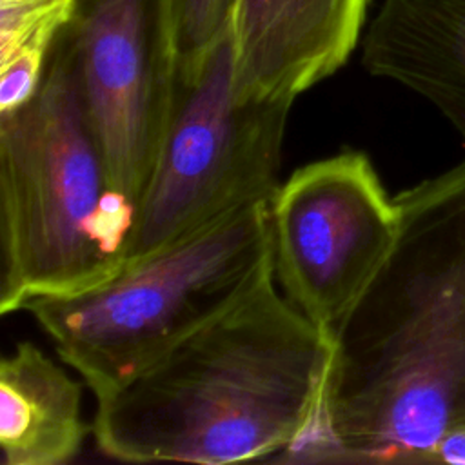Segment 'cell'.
Here are the masks:
<instances>
[{
    "mask_svg": "<svg viewBox=\"0 0 465 465\" xmlns=\"http://www.w3.org/2000/svg\"><path fill=\"white\" fill-rule=\"evenodd\" d=\"M394 203V243L334 338L320 423L347 458L434 463L465 430V162Z\"/></svg>",
    "mask_w": 465,
    "mask_h": 465,
    "instance_id": "obj_1",
    "label": "cell"
},
{
    "mask_svg": "<svg viewBox=\"0 0 465 465\" xmlns=\"http://www.w3.org/2000/svg\"><path fill=\"white\" fill-rule=\"evenodd\" d=\"M232 307L96 400L98 449L122 461L225 465L302 441L320 421L334 340L276 287Z\"/></svg>",
    "mask_w": 465,
    "mask_h": 465,
    "instance_id": "obj_2",
    "label": "cell"
},
{
    "mask_svg": "<svg viewBox=\"0 0 465 465\" xmlns=\"http://www.w3.org/2000/svg\"><path fill=\"white\" fill-rule=\"evenodd\" d=\"M133 218L94 136L64 29L35 94L0 113V312L114 278Z\"/></svg>",
    "mask_w": 465,
    "mask_h": 465,
    "instance_id": "obj_3",
    "label": "cell"
},
{
    "mask_svg": "<svg viewBox=\"0 0 465 465\" xmlns=\"http://www.w3.org/2000/svg\"><path fill=\"white\" fill-rule=\"evenodd\" d=\"M269 203H247L91 291L40 298L24 311L104 398L274 271Z\"/></svg>",
    "mask_w": 465,
    "mask_h": 465,
    "instance_id": "obj_4",
    "label": "cell"
},
{
    "mask_svg": "<svg viewBox=\"0 0 465 465\" xmlns=\"http://www.w3.org/2000/svg\"><path fill=\"white\" fill-rule=\"evenodd\" d=\"M291 105L238 96L229 29L196 76L178 84L167 136L134 209L125 267L247 203L271 200Z\"/></svg>",
    "mask_w": 465,
    "mask_h": 465,
    "instance_id": "obj_5",
    "label": "cell"
},
{
    "mask_svg": "<svg viewBox=\"0 0 465 465\" xmlns=\"http://www.w3.org/2000/svg\"><path fill=\"white\" fill-rule=\"evenodd\" d=\"M269 214L280 289L334 340L394 243V198L365 153L343 151L296 169Z\"/></svg>",
    "mask_w": 465,
    "mask_h": 465,
    "instance_id": "obj_6",
    "label": "cell"
},
{
    "mask_svg": "<svg viewBox=\"0 0 465 465\" xmlns=\"http://www.w3.org/2000/svg\"><path fill=\"white\" fill-rule=\"evenodd\" d=\"M65 31L111 180L136 209L178 94L171 0H76Z\"/></svg>",
    "mask_w": 465,
    "mask_h": 465,
    "instance_id": "obj_7",
    "label": "cell"
},
{
    "mask_svg": "<svg viewBox=\"0 0 465 465\" xmlns=\"http://www.w3.org/2000/svg\"><path fill=\"white\" fill-rule=\"evenodd\" d=\"M371 0H236L231 38L238 96L294 102L341 69Z\"/></svg>",
    "mask_w": 465,
    "mask_h": 465,
    "instance_id": "obj_8",
    "label": "cell"
},
{
    "mask_svg": "<svg viewBox=\"0 0 465 465\" xmlns=\"http://www.w3.org/2000/svg\"><path fill=\"white\" fill-rule=\"evenodd\" d=\"M361 65L429 100L465 140V0H383Z\"/></svg>",
    "mask_w": 465,
    "mask_h": 465,
    "instance_id": "obj_9",
    "label": "cell"
},
{
    "mask_svg": "<svg viewBox=\"0 0 465 465\" xmlns=\"http://www.w3.org/2000/svg\"><path fill=\"white\" fill-rule=\"evenodd\" d=\"M89 432L82 385L33 341L0 361V447L4 465H62Z\"/></svg>",
    "mask_w": 465,
    "mask_h": 465,
    "instance_id": "obj_10",
    "label": "cell"
},
{
    "mask_svg": "<svg viewBox=\"0 0 465 465\" xmlns=\"http://www.w3.org/2000/svg\"><path fill=\"white\" fill-rule=\"evenodd\" d=\"M76 0H0V62L18 53L49 54Z\"/></svg>",
    "mask_w": 465,
    "mask_h": 465,
    "instance_id": "obj_11",
    "label": "cell"
},
{
    "mask_svg": "<svg viewBox=\"0 0 465 465\" xmlns=\"http://www.w3.org/2000/svg\"><path fill=\"white\" fill-rule=\"evenodd\" d=\"M236 0H171L178 84L196 76L216 44L231 29Z\"/></svg>",
    "mask_w": 465,
    "mask_h": 465,
    "instance_id": "obj_12",
    "label": "cell"
},
{
    "mask_svg": "<svg viewBox=\"0 0 465 465\" xmlns=\"http://www.w3.org/2000/svg\"><path fill=\"white\" fill-rule=\"evenodd\" d=\"M438 461L465 463V430L456 432L440 443L434 454V463Z\"/></svg>",
    "mask_w": 465,
    "mask_h": 465,
    "instance_id": "obj_13",
    "label": "cell"
}]
</instances>
